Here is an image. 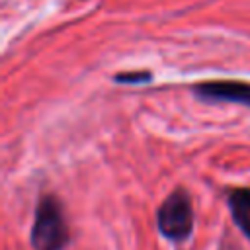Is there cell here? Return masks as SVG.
<instances>
[{
  "label": "cell",
  "instance_id": "cell-2",
  "mask_svg": "<svg viewBox=\"0 0 250 250\" xmlns=\"http://www.w3.org/2000/svg\"><path fill=\"white\" fill-rule=\"evenodd\" d=\"M193 203L191 195L184 188H176L166 195V199L156 209V229L158 232L176 244L186 242L193 232Z\"/></svg>",
  "mask_w": 250,
  "mask_h": 250
},
{
  "label": "cell",
  "instance_id": "cell-3",
  "mask_svg": "<svg viewBox=\"0 0 250 250\" xmlns=\"http://www.w3.org/2000/svg\"><path fill=\"white\" fill-rule=\"evenodd\" d=\"M191 94L205 104H236L250 107V82L205 80L191 86Z\"/></svg>",
  "mask_w": 250,
  "mask_h": 250
},
{
  "label": "cell",
  "instance_id": "cell-4",
  "mask_svg": "<svg viewBox=\"0 0 250 250\" xmlns=\"http://www.w3.org/2000/svg\"><path fill=\"white\" fill-rule=\"evenodd\" d=\"M229 209L232 221L250 240V188H234L229 191Z\"/></svg>",
  "mask_w": 250,
  "mask_h": 250
},
{
  "label": "cell",
  "instance_id": "cell-1",
  "mask_svg": "<svg viewBox=\"0 0 250 250\" xmlns=\"http://www.w3.org/2000/svg\"><path fill=\"white\" fill-rule=\"evenodd\" d=\"M70 240L68 225L61 201L43 193L35 205L33 225L29 232V242L33 250H64Z\"/></svg>",
  "mask_w": 250,
  "mask_h": 250
},
{
  "label": "cell",
  "instance_id": "cell-5",
  "mask_svg": "<svg viewBox=\"0 0 250 250\" xmlns=\"http://www.w3.org/2000/svg\"><path fill=\"white\" fill-rule=\"evenodd\" d=\"M150 80H152V72L148 70H127V72H119L113 76V82L125 84V86H143Z\"/></svg>",
  "mask_w": 250,
  "mask_h": 250
}]
</instances>
